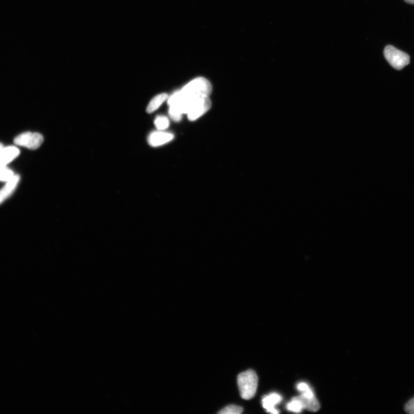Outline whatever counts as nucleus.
Masks as SVG:
<instances>
[{
  "label": "nucleus",
  "instance_id": "f257e3e1",
  "mask_svg": "<svg viewBox=\"0 0 414 414\" xmlns=\"http://www.w3.org/2000/svg\"><path fill=\"white\" fill-rule=\"evenodd\" d=\"M258 378L255 371L248 370L242 372L237 377L240 394L244 399L249 400L256 394Z\"/></svg>",
  "mask_w": 414,
  "mask_h": 414
},
{
  "label": "nucleus",
  "instance_id": "6e6552de",
  "mask_svg": "<svg viewBox=\"0 0 414 414\" xmlns=\"http://www.w3.org/2000/svg\"><path fill=\"white\" fill-rule=\"evenodd\" d=\"M20 180V176L15 175L14 178L6 182L5 186L0 189V204L12 195L18 185Z\"/></svg>",
  "mask_w": 414,
  "mask_h": 414
},
{
  "label": "nucleus",
  "instance_id": "dca6fc26",
  "mask_svg": "<svg viewBox=\"0 0 414 414\" xmlns=\"http://www.w3.org/2000/svg\"><path fill=\"white\" fill-rule=\"evenodd\" d=\"M3 147H4L3 145L2 144L0 143V150H2V149L3 148Z\"/></svg>",
  "mask_w": 414,
  "mask_h": 414
},
{
  "label": "nucleus",
  "instance_id": "423d86ee",
  "mask_svg": "<svg viewBox=\"0 0 414 414\" xmlns=\"http://www.w3.org/2000/svg\"><path fill=\"white\" fill-rule=\"evenodd\" d=\"M174 135L169 132L156 131L151 133L148 142L151 146L158 147L165 145L174 139Z\"/></svg>",
  "mask_w": 414,
  "mask_h": 414
},
{
  "label": "nucleus",
  "instance_id": "f8f14e48",
  "mask_svg": "<svg viewBox=\"0 0 414 414\" xmlns=\"http://www.w3.org/2000/svg\"><path fill=\"white\" fill-rule=\"evenodd\" d=\"M154 124L159 130H163L169 126V121L165 116H159L155 119Z\"/></svg>",
  "mask_w": 414,
  "mask_h": 414
},
{
  "label": "nucleus",
  "instance_id": "f03ea898",
  "mask_svg": "<svg viewBox=\"0 0 414 414\" xmlns=\"http://www.w3.org/2000/svg\"><path fill=\"white\" fill-rule=\"evenodd\" d=\"M212 90V85L209 80L204 78L198 77L185 85L180 92L184 98H187L209 96Z\"/></svg>",
  "mask_w": 414,
  "mask_h": 414
},
{
  "label": "nucleus",
  "instance_id": "2eb2a0df",
  "mask_svg": "<svg viewBox=\"0 0 414 414\" xmlns=\"http://www.w3.org/2000/svg\"><path fill=\"white\" fill-rule=\"evenodd\" d=\"M404 2L408 4H414V0H404Z\"/></svg>",
  "mask_w": 414,
  "mask_h": 414
},
{
  "label": "nucleus",
  "instance_id": "4468645a",
  "mask_svg": "<svg viewBox=\"0 0 414 414\" xmlns=\"http://www.w3.org/2000/svg\"><path fill=\"white\" fill-rule=\"evenodd\" d=\"M405 409L408 413L414 414V398L405 405Z\"/></svg>",
  "mask_w": 414,
  "mask_h": 414
},
{
  "label": "nucleus",
  "instance_id": "ddd939ff",
  "mask_svg": "<svg viewBox=\"0 0 414 414\" xmlns=\"http://www.w3.org/2000/svg\"><path fill=\"white\" fill-rule=\"evenodd\" d=\"M243 411V407L235 405H229L221 409L218 413L221 414H240Z\"/></svg>",
  "mask_w": 414,
  "mask_h": 414
},
{
  "label": "nucleus",
  "instance_id": "9b49d317",
  "mask_svg": "<svg viewBox=\"0 0 414 414\" xmlns=\"http://www.w3.org/2000/svg\"><path fill=\"white\" fill-rule=\"evenodd\" d=\"M14 172L7 165H1L0 164V181L2 182H7L15 176Z\"/></svg>",
  "mask_w": 414,
  "mask_h": 414
},
{
  "label": "nucleus",
  "instance_id": "0eeeda50",
  "mask_svg": "<svg viewBox=\"0 0 414 414\" xmlns=\"http://www.w3.org/2000/svg\"><path fill=\"white\" fill-rule=\"evenodd\" d=\"M20 150L14 146L3 147L0 150V164L7 165L19 156Z\"/></svg>",
  "mask_w": 414,
  "mask_h": 414
},
{
  "label": "nucleus",
  "instance_id": "20e7f679",
  "mask_svg": "<svg viewBox=\"0 0 414 414\" xmlns=\"http://www.w3.org/2000/svg\"><path fill=\"white\" fill-rule=\"evenodd\" d=\"M43 141L44 137L40 133L26 132L16 136L14 140V143L29 149L36 150L40 148Z\"/></svg>",
  "mask_w": 414,
  "mask_h": 414
},
{
  "label": "nucleus",
  "instance_id": "1a4fd4ad",
  "mask_svg": "<svg viewBox=\"0 0 414 414\" xmlns=\"http://www.w3.org/2000/svg\"><path fill=\"white\" fill-rule=\"evenodd\" d=\"M167 98V94L165 93L157 95V96H155L149 104L148 108H147V112L149 114H151L155 110H157Z\"/></svg>",
  "mask_w": 414,
  "mask_h": 414
},
{
  "label": "nucleus",
  "instance_id": "9d476101",
  "mask_svg": "<svg viewBox=\"0 0 414 414\" xmlns=\"http://www.w3.org/2000/svg\"><path fill=\"white\" fill-rule=\"evenodd\" d=\"M287 409L290 411L300 413L304 408L299 397L295 396L287 404Z\"/></svg>",
  "mask_w": 414,
  "mask_h": 414
},
{
  "label": "nucleus",
  "instance_id": "39448f33",
  "mask_svg": "<svg viewBox=\"0 0 414 414\" xmlns=\"http://www.w3.org/2000/svg\"><path fill=\"white\" fill-rule=\"evenodd\" d=\"M282 397L278 393H271L266 395L262 400V406L266 411L271 413L278 414L279 411L275 408L276 405L281 403Z\"/></svg>",
  "mask_w": 414,
  "mask_h": 414
},
{
  "label": "nucleus",
  "instance_id": "7ed1b4c3",
  "mask_svg": "<svg viewBox=\"0 0 414 414\" xmlns=\"http://www.w3.org/2000/svg\"><path fill=\"white\" fill-rule=\"evenodd\" d=\"M384 55L388 62L396 70H402L410 63V58L407 54L391 45L386 47Z\"/></svg>",
  "mask_w": 414,
  "mask_h": 414
}]
</instances>
